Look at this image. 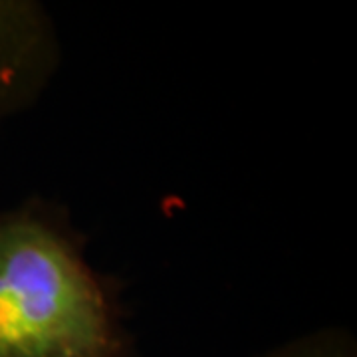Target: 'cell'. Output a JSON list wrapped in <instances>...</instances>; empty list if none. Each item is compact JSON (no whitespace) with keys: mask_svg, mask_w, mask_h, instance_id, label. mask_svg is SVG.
I'll return each mask as SVG.
<instances>
[{"mask_svg":"<svg viewBox=\"0 0 357 357\" xmlns=\"http://www.w3.org/2000/svg\"><path fill=\"white\" fill-rule=\"evenodd\" d=\"M114 282L89 262L62 204L0 208V357H129Z\"/></svg>","mask_w":357,"mask_h":357,"instance_id":"obj_1","label":"cell"},{"mask_svg":"<svg viewBox=\"0 0 357 357\" xmlns=\"http://www.w3.org/2000/svg\"><path fill=\"white\" fill-rule=\"evenodd\" d=\"M62 60V38L46 4L0 0V126L44 98Z\"/></svg>","mask_w":357,"mask_h":357,"instance_id":"obj_2","label":"cell"},{"mask_svg":"<svg viewBox=\"0 0 357 357\" xmlns=\"http://www.w3.org/2000/svg\"><path fill=\"white\" fill-rule=\"evenodd\" d=\"M256 357H357V342L349 330L328 326L278 344Z\"/></svg>","mask_w":357,"mask_h":357,"instance_id":"obj_3","label":"cell"}]
</instances>
